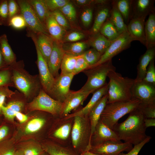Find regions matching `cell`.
Instances as JSON below:
<instances>
[{
	"instance_id": "6da1fadb",
	"label": "cell",
	"mask_w": 155,
	"mask_h": 155,
	"mask_svg": "<svg viewBox=\"0 0 155 155\" xmlns=\"http://www.w3.org/2000/svg\"><path fill=\"white\" fill-rule=\"evenodd\" d=\"M145 118L137 108L129 113L125 121L116 124L113 130L120 140L134 145H136L148 136L146 133V128L144 122Z\"/></svg>"
},
{
	"instance_id": "7a4b0ae2",
	"label": "cell",
	"mask_w": 155,
	"mask_h": 155,
	"mask_svg": "<svg viewBox=\"0 0 155 155\" xmlns=\"http://www.w3.org/2000/svg\"><path fill=\"white\" fill-rule=\"evenodd\" d=\"M9 66L11 70L13 87L25 98L34 99L42 88L38 75L30 74L25 69L24 63L22 60Z\"/></svg>"
},
{
	"instance_id": "3957f363",
	"label": "cell",
	"mask_w": 155,
	"mask_h": 155,
	"mask_svg": "<svg viewBox=\"0 0 155 155\" xmlns=\"http://www.w3.org/2000/svg\"><path fill=\"white\" fill-rule=\"evenodd\" d=\"M107 103L127 101L132 99L131 89L135 79L124 77L115 71L109 73Z\"/></svg>"
},
{
	"instance_id": "277c9868",
	"label": "cell",
	"mask_w": 155,
	"mask_h": 155,
	"mask_svg": "<svg viewBox=\"0 0 155 155\" xmlns=\"http://www.w3.org/2000/svg\"><path fill=\"white\" fill-rule=\"evenodd\" d=\"M71 134V145L80 155L91 148V127L88 115L73 117Z\"/></svg>"
},
{
	"instance_id": "5b68a950",
	"label": "cell",
	"mask_w": 155,
	"mask_h": 155,
	"mask_svg": "<svg viewBox=\"0 0 155 155\" xmlns=\"http://www.w3.org/2000/svg\"><path fill=\"white\" fill-rule=\"evenodd\" d=\"M141 102L139 99L132 98L128 100L107 103L100 119L104 124L113 130L121 118L136 109Z\"/></svg>"
},
{
	"instance_id": "8992f818",
	"label": "cell",
	"mask_w": 155,
	"mask_h": 155,
	"mask_svg": "<svg viewBox=\"0 0 155 155\" xmlns=\"http://www.w3.org/2000/svg\"><path fill=\"white\" fill-rule=\"evenodd\" d=\"M112 60H109L100 65L83 71L87 76V81L79 90L84 92L92 93L107 83L106 79L109 73L115 71Z\"/></svg>"
},
{
	"instance_id": "52a82bcc",
	"label": "cell",
	"mask_w": 155,
	"mask_h": 155,
	"mask_svg": "<svg viewBox=\"0 0 155 155\" xmlns=\"http://www.w3.org/2000/svg\"><path fill=\"white\" fill-rule=\"evenodd\" d=\"M63 103L50 96L42 88L38 95L26 106L29 111H41L57 117L60 116Z\"/></svg>"
},
{
	"instance_id": "ba28073f",
	"label": "cell",
	"mask_w": 155,
	"mask_h": 155,
	"mask_svg": "<svg viewBox=\"0 0 155 155\" xmlns=\"http://www.w3.org/2000/svg\"><path fill=\"white\" fill-rule=\"evenodd\" d=\"M16 1L20 7V14L26 21V30L34 33H42L50 35L45 26L40 21L28 0Z\"/></svg>"
},
{
	"instance_id": "9c48e42d",
	"label": "cell",
	"mask_w": 155,
	"mask_h": 155,
	"mask_svg": "<svg viewBox=\"0 0 155 155\" xmlns=\"http://www.w3.org/2000/svg\"><path fill=\"white\" fill-rule=\"evenodd\" d=\"M56 119L55 126L50 136L56 141L55 142L64 146L71 145V134L73 117L65 119L59 117H56Z\"/></svg>"
},
{
	"instance_id": "30bf717a",
	"label": "cell",
	"mask_w": 155,
	"mask_h": 155,
	"mask_svg": "<svg viewBox=\"0 0 155 155\" xmlns=\"http://www.w3.org/2000/svg\"><path fill=\"white\" fill-rule=\"evenodd\" d=\"M133 41L134 40L128 32L121 34L117 38L111 42L110 46L101 56L98 62L89 68L96 67L112 59L114 57L129 48L131 46V42Z\"/></svg>"
},
{
	"instance_id": "8fae6325",
	"label": "cell",
	"mask_w": 155,
	"mask_h": 155,
	"mask_svg": "<svg viewBox=\"0 0 155 155\" xmlns=\"http://www.w3.org/2000/svg\"><path fill=\"white\" fill-rule=\"evenodd\" d=\"M74 75L73 73H60L55 78L53 86L47 94L55 100L63 103L70 90L71 84Z\"/></svg>"
},
{
	"instance_id": "7c38bea8",
	"label": "cell",
	"mask_w": 155,
	"mask_h": 155,
	"mask_svg": "<svg viewBox=\"0 0 155 155\" xmlns=\"http://www.w3.org/2000/svg\"><path fill=\"white\" fill-rule=\"evenodd\" d=\"M132 97L146 104L155 102V86L144 80L136 81L131 89Z\"/></svg>"
},
{
	"instance_id": "4fadbf2b",
	"label": "cell",
	"mask_w": 155,
	"mask_h": 155,
	"mask_svg": "<svg viewBox=\"0 0 155 155\" xmlns=\"http://www.w3.org/2000/svg\"><path fill=\"white\" fill-rule=\"evenodd\" d=\"M36 51V63L39 71V77L42 89L48 94L54 84L55 78L52 75L48 67L47 63L36 43L34 42Z\"/></svg>"
},
{
	"instance_id": "5bb4252c",
	"label": "cell",
	"mask_w": 155,
	"mask_h": 155,
	"mask_svg": "<svg viewBox=\"0 0 155 155\" xmlns=\"http://www.w3.org/2000/svg\"><path fill=\"white\" fill-rule=\"evenodd\" d=\"M108 141L121 142L115 132L100 119L91 136V146H96Z\"/></svg>"
},
{
	"instance_id": "9a60e30c",
	"label": "cell",
	"mask_w": 155,
	"mask_h": 155,
	"mask_svg": "<svg viewBox=\"0 0 155 155\" xmlns=\"http://www.w3.org/2000/svg\"><path fill=\"white\" fill-rule=\"evenodd\" d=\"M133 148L132 145L128 143L108 141L92 146L89 151L100 154L118 155L124 151L128 152Z\"/></svg>"
},
{
	"instance_id": "2e32d148",
	"label": "cell",
	"mask_w": 155,
	"mask_h": 155,
	"mask_svg": "<svg viewBox=\"0 0 155 155\" xmlns=\"http://www.w3.org/2000/svg\"><path fill=\"white\" fill-rule=\"evenodd\" d=\"M90 92H86L80 91H73L70 90L63 102L60 117H64L71 112L75 111L82 104L90 94Z\"/></svg>"
},
{
	"instance_id": "e0dca14e",
	"label": "cell",
	"mask_w": 155,
	"mask_h": 155,
	"mask_svg": "<svg viewBox=\"0 0 155 155\" xmlns=\"http://www.w3.org/2000/svg\"><path fill=\"white\" fill-rule=\"evenodd\" d=\"M27 36L36 43L47 63L52 50L54 39L50 35L40 32L34 33L27 31Z\"/></svg>"
},
{
	"instance_id": "ac0fdd59",
	"label": "cell",
	"mask_w": 155,
	"mask_h": 155,
	"mask_svg": "<svg viewBox=\"0 0 155 155\" xmlns=\"http://www.w3.org/2000/svg\"><path fill=\"white\" fill-rule=\"evenodd\" d=\"M63 43L54 40L53 49L47 63L50 71L55 78L59 75V71L65 54L62 47Z\"/></svg>"
},
{
	"instance_id": "d6986e66",
	"label": "cell",
	"mask_w": 155,
	"mask_h": 155,
	"mask_svg": "<svg viewBox=\"0 0 155 155\" xmlns=\"http://www.w3.org/2000/svg\"><path fill=\"white\" fill-rule=\"evenodd\" d=\"M146 18H132L127 24V32L134 40H138L146 46L144 32V25Z\"/></svg>"
},
{
	"instance_id": "ffe728a7",
	"label": "cell",
	"mask_w": 155,
	"mask_h": 155,
	"mask_svg": "<svg viewBox=\"0 0 155 155\" xmlns=\"http://www.w3.org/2000/svg\"><path fill=\"white\" fill-rule=\"evenodd\" d=\"M108 84L107 83L102 87L97 89L93 93V95L89 102L84 107L70 113L63 117L65 119L73 117L76 116H86L91 108L103 96L107 94Z\"/></svg>"
},
{
	"instance_id": "44dd1931",
	"label": "cell",
	"mask_w": 155,
	"mask_h": 155,
	"mask_svg": "<svg viewBox=\"0 0 155 155\" xmlns=\"http://www.w3.org/2000/svg\"><path fill=\"white\" fill-rule=\"evenodd\" d=\"M154 1V0H132L131 19L146 18L150 13L155 11Z\"/></svg>"
},
{
	"instance_id": "7402d4cb",
	"label": "cell",
	"mask_w": 155,
	"mask_h": 155,
	"mask_svg": "<svg viewBox=\"0 0 155 155\" xmlns=\"http://www.w3.org/2000/svg\"><path fill=\"white\" fill-rule=\"evenodd\" d=\"M42 148L49 155H80L71 145L64 146L56 142H46L42 144Z\"/></svg>"
},
{
	"instance_id": "603a6c76",
	"label": "cell",
	"mask_w": 155,
	"mask_h": 155,
	"mask_svg": "<svg viewBox=\"0 0 155 155\" xmlns=\"http://www.w3.org/2000/svg\"><path fill=\"white\" fill-rule=\"evenodd\" d=\"M45 25L50 36L54 40L62 42L66 30L58 23L51 12L46 19Z\"/></svg>"
},
{
	"instance_id": "cb8c5ba5",
	"label": "cell",
	"mask_w": 155,
	"mask_h": 155,
	"mask_svg": "<svg viewBox=\"0 0 155 155\" xmlns=\"http://www.w3.org/2000/svg\"><path fill=\"white\" fill-rule=\"evenodd\" d=\"M108 100L107 94L103 96L93 106L89 112L88 116L91 127V137L101 115L106 105Z\"/></svg>"
},
{
	"instance_id": "d4e9b609",
	"label": "cell",
	"mask_w": 155,
	"mask_h": 155,
	"mask_svg": "<svg viewBox=\"0 0 155 155\" xmlns=\"http://www.w3.org/2000/svg\"><path fill=\"white\" fill-rule=\"evenodd\" d=\"M111 3L112 1L109 0L105 3L99 4L100 8L97 11L95 18L91 30L92 34L99 32L102 25L109 17L112 7Z\"/></svg>"
},
{
	"instance_id": "484cf974",
	"label": "cell",
	"mask_w": 155,
	"mask_h": 155,
	"mask_svg": "<svg viewBox=\"0 0 155 155\" xmlns=\"http://www.w3.org/2000/svg\"><path fill=\"white\" fill-rule=\"evenodd\" d=\"M155 47L147 49L145 53L139 59V63L137 66V76L135 79L136 81L143 80L144 78L147 68L150 62L154 59Z\"/></svg>"
},
{
	"instance_id": "4316f807",
	"label": "cell",
	"mask_w": 155,
	"mask_h": 155,
	"mask_svg": "<svg viewBox=\"0 0 155 155\" xmlns=\"http://www.w3.org/2000/svg\"><path fill=\"white\" fill-rule=\"evenodd\" d=\"M144 32L146 42L147 49L155 47V13H150L145 22Z\"/></svg>"
},
{
	"instance_id": "83f0119b",
	"label": "cell",
	"mask_w": 155,
	"mask_h": 155,
	"mask_svg": "<svg viewBox=\"0 0 155 155\" xmlns=\"http://www.w3.org/2000/svg\"><path fill=\"white\" fill-rule=\"evenodd\" d=\"M87 42L89 46L96 50L102 55L106 51L111 42L99 32L92 34Z\"/></svg>"
},
{
	"instance_id": "f1b7e54d",
	"label": "cell",
	"mask_w": 155,
	"mask_h": 155,
	"mask_svg": "<svg viewBox=\"0 0 155 155\" xmlns=\"http://www.w3.org/2000/svg\"><path fill=\"white\" fill-rule=\"evenodd\" d=\"M24 106V103L22 100H13L9 102L6 105L3 104L1 106L2 113L6 118L13 120L16 114L18 112H21Z\"/></svg>"
},
{
	"instance_id": "f546056e",
	"label": "cell",
	"mask_w": 155,
	"mask_h": 155,
	"mask_svg": "<svg viewBox=\"0 0 155 155\" xmlns=\"http://www.w3.org/2000/svg\"><path fill=\"white\" fill-rule=\"evenodd\" d=\"M0 47L6 64L10 65L16 62V56L9 44L6 34L0 36Z\"/></svg>"
},
{
	"instance_id": "4dcf8cb0",
	"label": "cell",
	"mask_w": 155,
	"mask_h": 155,
	"mask_svg": "<svg viewBox=\"0 0 155 155\" xmlns=\"http://www.w3.org/2000/svg\"><path fill=\"white\" fill-rule=\"evenodd\" d=\"M112 7L108 18L114 25L119 34L127 32V26L121 15L112 0Z\"/></svg>"
},
{
	"instance_id": "1f68e13d",
	"label": "cell",
	"mask_w": 155,
	"mask_h": 155,
	"mask_svg": "<svg viewBox=\"0 0 155 155\" xmlns=\"http://www.w3.org/2000/svg\"><path fill=\"white\" fill-rule=\"evenodd\" d=\"M89 45L87 42L63 43L62 47L65 54L78 56L83 54Z\"/></svg>"
},
{
	"instance_id": "d6a6232c",
	"label": "cell",
	"mask_w": 155,
	"mask_h": 155,
	"mask_svg": "<svg viewBox=\"0 0 155 155\" xmlns=\"http://www.w3.org/2000/svg\"><path fill=\"white\" fill-rule=\"evenodd\" d=\"M28 1L40 21L45 26L46 19L51 12L44 0H28Z\"/></svg>"
},
{
	"instance_id": "836d02e7",
	"label": "cell",
	"mask_w": 155,
	"mask_h": 155,
	"mask_svg": "<svg viewBox=\"0 0 155 155\" xmlns=\"http://www.w3.org/2000/svg\"><path fill=\"white\" fill-rule=\"evenodd\" d=\"M113 1L123 17L125 24H127L131 18L132 0H115Z\"/></svg>"
},
{
	"instance_id": "e575fe53",
	"label": "cell",
	"mask_w": 155,
	"mask_h": 155,
	"mask_svg": "<svg viewBox=\"0 0 155 155\" xmlns=\"http://www.w3.org/2000/svg\"><path fill=\"white\" fill-rule=\"evenodd\" d=\"M99 32L111 42L120 35L108 18L101 27Z\"/></svg>"
},
{
	"instance_id": "d590c367",
	"label": "cell",
	"mask_w": 155,
	"mask_h": 155,
	"mask_svg": "<svg viewBox=\"0 0 155 155\" xmlns=\"http://www.w3.org/2000/svg\"><path fill=\"white\" fill-rule=\"evenodd\" d=\"M77 57L71 55L65 54L61 64V74H68L73 73Z\"/></svg>"
},
{
	"instance_id": "8d00e7d4",
	"label": "cell",
	"mask_w": 155,
	"mask_h": 155,
	"mask_svg": "<svg viewBox=\"0 0 155 155\" xmlns=\"http://www.w3.org/2000/svg\"><path fill=\"white\" fill-rule=\"evenodd\" d=\"M47 121L44 117L34 118L30 121L25 128L26 134H30L39 131L45 126Z\"/></svg>"
},
{
	"instance_id": "74e56055",
	"label": "cell",
	"mask_w": 155,
	"mask_h": 155,
	"mask_svg": "<svg viewBox=\"0 0 155 155\" xmlns=\"http://www.w3.org/2000/svg\"><path fill=\"white\" fill-rule=\"evenodd\" d=\"M83 55L89 66L88 69L96 63L102 55L100 53L93 48L86 50Z\"/></svg>"
},
{
	"instance_id": "f35d334b",
	"label": "cell",
	"mask_w": 155,
	"mask_h": 155,
	"mask_svg": "<svg viewBox=\"0 0 155 155\" xmlns=\"http://www.w3.org/2000/svg\"><path fill=\"white\" fill-rule=\"evenodd\" d=\"M13 87L12 80V72L10 66L0 70V87Z\"/></svg>"
},
{
	"instance_id": "ab89813d",
	"label": "cell",
	"mask_w": 155,
	"mask_h": 155,
	"mask_svg": "<svg viewBox=\"0 0 155 155\" xmlns=\"http://www.w3.org/2000/svg\"><path fill=\"white\" fill-rule=\"evenodd\" d=\"M145 118H155V102L146 104L141 102L137 108Z\"/></svg>"
},
{
	"instance_id": "60d3db41",
	"label": "cell",
	"mask_w": 155,
	"mask_h": 155,
	"mask_svg": "<svg viewBox=\"0 0 155 155\" xmlns=\"http://www.w3.org/2000/svg\"><path fill=\"white\" fill-rule=\"evenodd\" d=\"M9 22L8 1L0 0V25L8 26Z\"/></svg>"
},
{
	"instance_id": "b9f144b4",
	"label": "cell",
	"mask_w": 155,
	"mask_h": 155,
	"mask_svg": "<svg viewBox=\"0 0 155 155\" xmlns=\"http://www.w3.org/2000/svg\"><path fill=\"white\" fill-rule=\"evenodd\" d=\"M59 9L69 21L73 22L75 20L76 16V10L73 5L70 2Z\"/></svg>"
},
{
	"instance_id": "7bdbcfd3",
	"label": "cell",
	"mask_w": 155,
	"mask_h": 155,
	"mask_svg": "<svg viewBox=\"0 0 155 155\" xmlns=\"http://www.w3.org/2000/svg\"><path fill=\"white\" fill-rule=\"evenodd\" d=\"M8 26L17 30L23 29L27 27L26 21L20 14L15 16L10 19Z\"/></svg>"
},
{
	"instance_id": "ee69618b",
	"label": "cell",
	"mask_w": 155,
	"mask_h": 155,
	"mask_svg": "<svg viewBox=\"0 0 155 155\" xmlns=\"http://www.w3.org/2000/svg\"><path fill=\"white\" fill-rule=\"evenodd\" d=\"M144 81L155 86L154 59L151 61L146 69Z\"/></svg>"
},
{
	"instance_id": "f6af8a7d",
	"label": "cell",
	"mask_w": 155,
	"mask_h": 155,
	"mask_svg": "<svg viewBox=\"0 0 155 155\" xmlns=\"http://www.w3.org/2000/svg\"><path fill=\"white\" fill-rule=\"evenodd\" d=\"M58 23L65 30L70 28V25L66 18L59 9L51 12Z\"/></svg>"
},
{
	"instance_id": "bcb514c9",
	"label": "cell",
	"mask_w": 155,
	"mask_h": 155,
	"mask_svg": "<svg viewBox=\"0 0 155 155\" xmlns=\"http://www.w3.org/2000/svg\"><path fill=\"white\" fill-rule=\"evenodd\" d=\"M15 93V91L9 89L8 86L0 87V115L2 114L1 107L5 103L6 98L11 97Z\"/></svg>"
},
{
	"instance_id": "7dc6e473",
	"label": "cell",
	"mask_w": 155,
	"mask_h": 155,
	"mask_svg": "<svg viewBox=\"0 0 155 155\" xmlns=\"http://www.w3.org/2000/svg\"><path fill=\"white\" fill-rule=\"evenodd\" d=\"M89 66L83 54L77 57L75 67L73 73L75 75L89 68Z\"/></svg>"
},
{
	"instance_id": "c3c4849f",
	"label": "cell",
	"mask_w": 155,
	"mask_h": 155,
	"mask_svg": "<svg viewBox=\"0 0 155 155\" xmlns=\"http://www.w3.org/2000/svg\"><path fill=\"white\" fill-rule=\"evenodd\" d=\"M51 12L59 9L69 2L68 0H44Z\"/></svg>"
},
{
	"instance_id": "681fc988",
	"label": "cell",
	"mask_w": 155,
	"mask_h": 155,
	"mask_svg": "<svg viewBox=\"0 0 155 155\" xmlns=\"http://www.w3.org/2000/svg\"><path fill=\"white\" fill-rule=\"evenodd\" d=\"M85 37V34L82 33L73 31L66 35L65 34L62 42L63 43L76 42L83 39Z\"/></svg>"
},
{
	"instance_id": "f907efd6",
	"label": "cell",
	"mask_w": 155,
	"mask_h": 155,
	"mask_svg": "<svg viewBox=\"0 0 155 155\" xmlns=\"http://www.w3.org/2000/svg\"><path fill=\"white\" fill-rule=\"evenodd\" d=\"M7 1L9 21L12 17L20 14V10L16 0H8Z\"/></svg>"
},
{
	"instance_id": "816d5d0a",
	"label": "cell",
	"mask_w": 155,
	"mask_h": 155,
	"mask_svg": "<svg viewBox=\"0 0 155 155\" xmlns=\"http://www.w3.org/2000/svg\"><path fill=\"white\" fill-rule=\"evenodd\" d=\"M93 16V10L91 7L88 8L84 10L82 13L81 18L84 25L87 27L91 23Z\"/></svg>"
},
{
	"instance_id": "f5cc1de1",
	"label": "cell",
	"mask_w": 155,
	"mask_h": 155,
	"mask_svg": "<svg viewBox=\"0 0 155 155\" xmlns=\"http://www.w3.org/2000/svg\"><path fill=\"white\" fill-rule=\"evenodd\" d=\"M152 137L149 136L141 142L134 145L132 149L127 153H124L122 152L118 155H138V153L143 146L146 143L148 142Z\"/></svg>"
},
{
	"instance_id": "db71d44e",
	"label": "cell",
	"mask_w": 155,
	"mask_h": 155,
	"mask_svg": "<svg viewBox=\"0 0 155 155\" xmlns=\"http://www.w3.org/2000/svg\"><path fill=\"white\" fill-rule=\"evenodd\" d=\"M44 152L41 147L31 146L25 148L23 153L24 155H40Z\"/></svg>"
},
{
	"instance_id": "11a10c76",
	"label": "cell",
	"mask_w": 155,
	"mask_h": 155,
	"mask_svg": "<svg viewBox=\"0 0 155 155\" xmlns=\"http://www.w3.org/2000/svg\"><path fill=\"white\" fill-rule=\"evenodd\" d=\"M15 117L18 119L20 123H22L26 121L28 119V116L21 112L17 113Z\"/></svg>"
},
{
	"instance_id": "9f6ffc18",
	"label": "cell",
	"mask_w": 155,
	"mask_h": 155,
	"mask_svg": "<svg viewBox=\"0 0 155 155\" xmlns=\"http://www.w3.org/2000/svg\"><path fill=\"white\" fill-rule=\"evenodd\" d=\"M144 122L146 128L149 127H154L155 126V118H145Z\"/></svg>"
},
{
	"instance_id": "6f0895ef",
	"label": "cell",
	"mask_w": 155,
	"mask_h": 155,
	"mask_svg": "<svg viewBox=\"0 0 155 155\" xmlns=\"http://www.w3.org/2000/svg\"><path fill=\"white\" fill-rule=\"evenodd\" d=\"M94 0H76L75 1L76 4L80 6H85L94 4Z\"/></svg>"
},
{
	"instance_id": "680465c9",
	"label": "cell",
	"mask_w": 155,
	"mask_h": 155,
	"mask_svg": "<svg viewBox=\"0 0 155 155\" xmlns=\"http://www.w3.org/2000/svg\"><path fill=\"white\" fill-rule=\"evenodd\" d=\"M8 128L6 126H3L0 128V141L7 134Z\"/></svg>"
},
{
	"instance_id": "91938a15",
	"label": "cell",
	"mask_w": 155,
	"mask_h": 155,
	"mask_svg": "<svg viewBox=\"0 0 155 155\" xmlns=\"http://www.w3.org/2000/svg\"><path fill=\"white\" fill-rule=\"evenodd\" d=\"M7 66L4 60L0 47V70Z\"/></svg>"
},
{
	"instance_id": "94428289",
	"label": "cell",
	"mask_w": 155,
	"mask_h": 155,
	"mask_svg": "<svg viewBox=\"0 0 155 155\" xmlns=\"http://www.w3.org/2000/svg\"><path fill=\"white\" fill-rule=\"evenodd\" d=\"M14 152L12 150L0 151V155H14Z\"/></svg>"
},
{
	"instance_id": "6125c7cd",
	"label": "cell",
	"mask_w": 155,
	"mask_h": 155,
	"mask_svg": "<svg viewBox=\"0 0 155 155\" xmlns=\"http://www.w3.org/2000/svg\"><path fill=\"white\" fill-rule=\"evenodd\" d=\"M80 155H106L104 154H95L92 152L89 151L85 152L82 153Z\"/></svg>"
},
{
	"instance_id": "be15d7a7",
	"label": "cell",
	"mask_w": 155,
	"mask_h": 155,
	"mask_svg": "<svg viewBox=\"0 0 155 155\" xmlns=\"http://www.w3.org/2000/svg\"><path fill=\"white\" fill-rule=\"evenodd\" d=\"M14 155H24L23 152H16L15 154L14 153Z\"/></svg>"
},
{
	"instance_id": "e7e4bbea",
	"label": "cell",
	"mask_w": 155,
	"mask_h": 155,
	"mask_svg": "<svg viewBox=\"0 0 155 155\" xmlns=\"http://www.w3.org/2000/svg\"><path fill=\"white\" fill-rule=\"evenodd\" d=\"M40 155H49L47 153L45 152H44L43 153L41 154Z\"/></svg>"
}]
</instances>
